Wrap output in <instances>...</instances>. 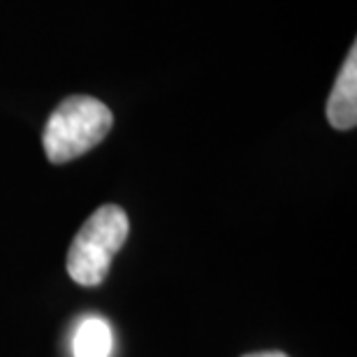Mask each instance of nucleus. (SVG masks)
<instances>
[{
  "mask_svg": "<svg viewBox=\"0 0 357 357\" xmlns=\"http://www.w3.org/2000/svg\"><path fill=\"white\" fill-rule=\"evenodd\" d=\"M114 126L109 107L91 96H70L49 116L42 144L49 162L63 165L96 149Z\"/></svg>",
  "mask_w": 357,
  "mask_h": 357,
  "instance_id": "f257e3e1",
  "label": "nucleus"
},
{
  "mask_svg": "<svg viewBox=\"0 0 357 357\" xmlns=\"http://www.w3.org/2000/svg\"><path fill=\"white\" fill-rule=\"evenodd\" d=\"M130 234V220L119 204H102L89 216L70 244L68 274L84 288L100 285L109 274L114 255Z\"/></svg>",
  "mask_w": 357,
  "mask_h": 357,
  "instance_id": "f03ea898",
  "label": "nucleus"
},
{
  "mask_svg": "<svg viewBox=\"0 0 357 357\" xmlns=\"http://www.w3.org/2000/svg\"><path fill=\"white\" fill-rule=\"evenodd\" d=\"M327 121L337 130H351L357 123V47L341 66V73L334 82L330 100H327Z\"/></svg>",
  "mask_w": 357,
  "mask_h": 357,
  "instance_id": "7ed1b4c3",
  "label": "nucleus"
},
{
  "mask_svg": "<svg viewBox=\"0 0 357 357\" xmlns=\"http://www.w3.org/2000/svg\"><path fill=\"white\" fill-rule=\"evenodd\" d=\"M112 346H114V334L105 318L86 316L77 325L73 337L75 357H109Z\"/></svg>",
  "mask_w": 357,
  "mask_h": 357,
  "instance_id": "20e7f679",
  "label": "nucleus"
},
{
  "mask_svg": "<svg viewBox=\"0 0 357 357\" xmlns=\"http://www.w3.org/2000/svg\"><path fill=\"white\" fill-rule=\"evenodd\" d=\"M244 357H288V355L281 351H262V353H248Z\"/></svg>",
  "mask_w": 357,
  "mask_h": 357,
  "instance_id": "39448f33",
  "label": "nucleus"
}]
</instances>
